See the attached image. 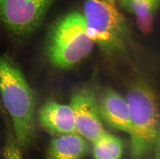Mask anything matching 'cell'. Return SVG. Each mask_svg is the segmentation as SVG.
Wrapping results in <instances>:
<instances>
[{"label": "cell", "mask_w": 160, "mask_h": 159, "mask_svg": "<svg viewBox=\"0 0 160 159\" xmlns=\"http://www.w3.org/2000/svg\"><path fill=\"white\" fill-rule=\"evenodd\" d=\"M0 95L12 118L17 144L21 151L27 150L36 140L35 92L8 54H0Z\"/></svg>", "instance_id": "6da1fadb"}, {"label": "cell", "mask_w": 160, "mask_h": 159, "mask_svg": "<svg viewBox=\"0 0 160 159\" xmlns=\"http://www.w3.org/2000/svg\"><path fill=\"white\" fill-rule=\"evenodd\" d=\"M94 44L87 33L83 14L73 11L58 19L50 26L45 53L53 67L67 69L87 56Z\"/></svg>", "instance_id": "7a4b0ae2"}, {"label": "cell", "mask_w": 160, "mask_h": 159, "mask_svg": "<svg viewBox=\"0 0 160 159\" xmlns=\"http://www.w3.org/2000/svg\"><path fill=\"white\" fill-rule=\"evenodd\" d=\"M82 14L87 33L94 44L107 52L123 51L131 31L116 0H86Z\"/></svg>", "instance_id": "3957f363"}, {"label": "cell", "mask_w": 160, "mask_h": 159, "mask_svg": "<svg viewBox=\"0 0 160 159\" xmlns=\"http://www.w3.org/2000/svg\"><path fill=\"white\" fill-rule=\"evenodd\" d=\"M130 109L133 158L143 157L156 142L159 113L156 95L148 85L136 84L130 89L127 99Z\"/></svg>", "instance_id": "277c9868"}, {"label": "cell", "mask_w": 160, "mask_h": 159, "mask_svg": "<svg viewBox=\"0 0 160 159\" xmlns=\"http://www.w3.org/2000/svg\"><path fill=\"white\" fill-rule=\"evenodd\" d=\"M54 0H0V21L11 34L27 36L41 26Z\"/></svg>", "instance_id": "5b68a950"}, {"label": "cell", "mask_w": 160, "mask_h": 159, "mask_svg": "<svg viewBox=\"0 0 160 159\" xmlns=\"http://www.w3.org/2000/svg\"><path fill=\"white\" fill-rule=\"evenodd\" d=\"M70 105L74 113L76 132L82 137L93 143L106 132L93 90L83 89L74 92Z\"/></svg>", "instance_id": "8992f818"}, {"label": "cell", "mask_w": 160, "mask_h": 159, "mask_svg": "<svg viewBox=\"0 0 160 159\" xmlns=\"http://www.w3.org/2000/svg\"><path fill=\"white\" fill-rule=\"evenodd\" d=\"M38 116L41 126L53 137L77 133L74 113L70 105L47 101L39 108Z\"/></svg>", "instance_id": "52a82bcc"}, {"label": "cell", "mask_w": 160, "mask_h": 159, "mask_svg": "<svg viewBox=\"0 0 160 159\" xmlns=\"http://www.w3.org/2000/svg\"><path fill=\"white\" fill-rule=\"evenodd\" d=\"M98 104L101 118L112 127L130 133L131 120L127 99L108 89L103 93Z\"/></svg>", "instance_id": "ba28073f"}, {"label": "cell", "mask_w": 160, "mask_h": 159, "mask_svg": "<svg viewBox=\"0 0 160 159\" xmlns=\"http://www.w3.org/2000/svg\"><path fill=\"white\" fill-rule=\"evenodd\" d=\"M88 151L83 137L77 133L53 137L47 149L45 159H82Z\"/></svg>", "instance_id": "9c48e42d"}, {"label": "cell", "mask_w": 160, "mask_h": 159, "mask_svg": "<svg viewBox=\"0 0 160 159\" xmlns=\"http://www.w3.org/2000/svg\"><path fill=\"white\" fill-rule=\"evenodd\" d=\"M119 6L123 10L134 16L138 27L142 33L152 31L160 0H119Z\"/></svg>", "instance_id": "30bf717a"}, {"label": "cell", "mask_w": 160, "mask_h": 159, "mask_svg": "<svg viewBox=\"0 0 160 159\" xmlns=\"http://www.w3.org/2000/svg\"><path fill=\"white\" fill-rule=\"evenodd\" d=\"M93 144L94 159H121L122 144L118 137L106 132Z\"/></svg>", "instance_id": "8fae6325"}, {"label": "cell", "mask_w": 160, "mask_h": 159, "mask_svg": "<svg viewBox=\"0 0 160 159\" xmlns=\"http://www.w3.org/2000/svg\"><path fill=\"white\" fill-rule=\"evenodd\" d=\"M21 149L17 144L14 131L8 130L3 148L4 159H23Z\"/></svg>", "instance_id": "7c38bea8"}, {"label": "cell", "mask_w": 160, "mask_h": 159, "mask_svg": "<svg viewBox=\"0 0 160 159\" xmlns=\"http://www.w3.org/2000/svg\"><path fill=\"white\" fill-rule=\"evenodd\" d=\"M155 145V156L154 159H160V129H159Z\"/></svg>", "instance_id": "4fadbf2b"}]
</instances>
